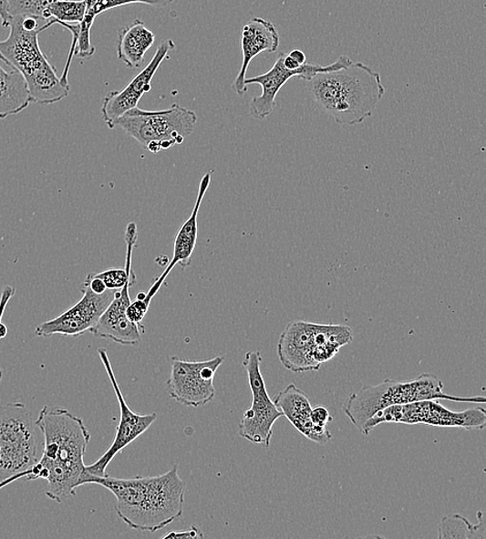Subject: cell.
<instances>
[{
	"label": "cell",
	"instance_id": "obj_1",
	"mask_svg": "<svg viewBox=\"0 0 486 539\" xmlns=\"http://www.w3.org/2000/svg\"><path fill=\"white\" fill-rule=\"evenodd\" d=\"M101 485L115 495L116 512L128 527L138 531H156L165 528L183 515L186 483L181 480L178 466L169 472L128 480L110 476L98 477L87 472L82 485Z\"/></svg>",
	"mask_w": 486,
	"mask_h": 539
},
{
	"label": "cell",
	"instance_id": "obj_2",
	"mask_svg": "<svg viewBox=\"0 0 486 539\" xmlns=\"http://www.w3.org/2000/svg\"><path fill=\"white\" fill-rule=\"evenodd\" d=\"M36 424L44 436L42 457L36 465L48 471L45 493L50 500L63 503L82 487L89 431L79 417L60 407L45 406Z\"/></svg>",
	"mask_w": 486,
	"mask_h": 539
},
{
	"label": "cell",
	"instance_id": "obj_3",
	"mask_svg": "<svg viewBox=\"0 0 486 539\" xmlns=\"http://www.w3.org/2000/svg\"><path fill=\"white\" fill-rule=\"evenodd\" d=\"M306 82L314 101L338 125L364 123L386 93L381 75L363 63L317 73Z\"/></svg>",
	"mask_w": 486,
	"mask_h": 539
},
{
	"label": "cell",
	"instance_id": "obj_4",
	"mask_svg": "<svg viewBox=\"0 0 486 539\" xmlns=\"http://www.w3.org/2000/svg\"><path fill=\"white\" fill-rule=\"evenodd\" d=\"M9 27V36L0 41V59L24 76L30 103L51 105L63 101L70 94V86L64 85L41 50L42 26L26 30L22 26V17L15 16Z\"/></svg>",
	"mask_w": 486,
	"mask_h": 539
},
{
	"label": "cell",
	"instance_id": "obj_5",
	"mask_svg": "<svg viewBox=\"0 0 486 539\" xmlns=\"http://www.w3.org/2000/svg\"><path fill=\"white\" fill-rule=\"evenodd\" d=\"M429 399H446L482 405L486 402L484 397H452L444 392V385L438 377L432 374H422L409 381L385 379L375 386H364L358 392L349 396L343 409L356 429L363 432L364 424L381 409Z\"/></svg>",
	"mask_w": 486,
	"mask_h": 539
},
{
	"label": "cell",
	"instance_id": "obj_6",
	"mask_svg": "<svg viewBox=\"0 0 486 539\" xmlns=\"http://www.w3.org/2000/svg\"><path fill=\"white\" fill-rule=\"evenodd\" d=\"M352 340L353 331L345 325L294 321L281 333L277 355L286 369L309 373L320 369Z\"/></svg>",
	"mask_w": 486,
	"mask_h": 539
},
{
	"label": "cell",
	"instance_id": "obj_7",
	"mask_svg": "<svg viewBox=\"0 0 486 539\" xmlns=\"http://www.w3.org/2000/svg\"><path fill=\"white\" fill-rule=\"evenodd\" d=\"M36 420L22 402L0 406V489L39 461Z\"/></svg>",
	"mask_w": 486,
	"mask_h": 539
},
{
	"label": "cell",
	"instance_id": "obj_8",
	"mask_svg": "<svg viewBox=\"0 0 486 539\" xmlns=\"http://www.w3.org/2000/svg\"><path fill=\"white\" fill-rule=\"evenodd\" d=\"M196 113L180 104L164 110L149 111L135 108L119 118L116 127L131 136L150 153L170 150L181 144L194 131Z\"/></svg>",
	"mask_w": 486,
	"mask_h": 539
},
{
	"label": "cell",
	"instance_id": "obj_9",
	"mask_svg": "<svg viewBox=\"0 0 486 539\" xmlns=\"http://www.w3.org/2000/svg\"><path fill=\"white\" fill-rule=\"evenodd\" d=\"M382 423L425 424L437 428H455L466 430H481L486 425V412L481 407L465 411H450L438 399L411 402L381 409L369 419L363 428V435Z\"/></svg>",
	"mask_w": 486,
	"mask_h": 539
},
{
	"label": "cell",
	"instance_id": "obj_10",
	"mask_svg": "<svg viewBox=\"0 0 486 539\" xmlns=\"http://www.w3.org/2000/svg\"><path fill=\"white\" fill-rule=\"evenodd\" d=\"M263 357L261 352H248L243 361L253 394L252 407L243 415L239 425V435L253 444L269 447L273 427L283 417L274 401L269 397L262 375Z\"/></svg>",
	"mask_w": 486,
	"mask_h": 539
},
{
	"label": "cell",
	"instance_id": "obj_11",
	"mask_svg": "<svg viewBox=\"0 0 486 539\" xmlns=\"http://www.w3.org/2000/svg\"><path fill=\"white\" fill-rule=\"evenodd\" d=\"M223 362V357L220 356L204 361H186L172 357L167 381L171 399L192 408L209 404L215 397L214 378Z\"/></svg>",
	"mask_w": 486,
	"mask_h": 539
},
{
	"label": "cell",
	"instance_id": "obj_12",
	"mask_svg": "<svg viewBox=\"0 0 486 539\" xmlns=\"http://www.w3.org/2000/svg\"><path fill=\"white\" fill-rule=\"evenodd\" d=\"M284 53H279L274 66L267 73L245 79L246 87L250 85L262 87V94L253 98L249 105L250 115L255 119L263 120L271 116L276 108V97L288 80L299 78L308 81L317 73L339 70L353 63L347 56H340L336 62L328 66L304 64L298 69L290 70L284 66Z\"/></svg>",
	"mask_w": 486,
	"mask_h": 539
},
{
	"label": "cell",
	"instance_id": "obj_13",
	"mask_svg": "<svg viewBox=\"0 0 486 539\" xmlns=\"http://www.w3.org/2000/svg\"><path fill=\"white\" fill-rule=\"evenodd\" d=\"M98 356L103 363V366L108 373L109 381L113 387V390L116 392V396L119 405V422L117 428V434L112 444L109 448L100 459H98L94 464L88 465L86 471L88 474L105 477L108 476L106 469L109 466L111 461L117 457V455L135 440H138L141 435L144 434L153 424L158 416L156 413L151 414H139L132 411L129 408L127 401L121 393L118 379L111 367L110 359L108 351L105 348H98Z\"/></svg>",
	"mask_w": 486,
	"mask_h": 539
},
{
	"label": "cell",
	"instance_id": "obj_14",
	"mask_svg": "<svg viewBox=\"0 0 486 539\" xmlns=\"http://www.w3.org/2000/svg\"><path fill=\"white\" fill-rule=\"evenodd\" d=\"M81 292L82 298L74 306L52 320L37 326L35 330L36 336L50 337L59 334V336L78 337L92 330L105 309L115 298L116 291L108 290L98 295L83 283Z\"/></svg>",
	"mask_w": 486,
	"mask_h": 539
},
{
	"label": "cell",
	"instance_id": "obj_15",
	"mask_svg": "<svg viewBox=\"0 0 486 539\" xmlns=\"http://www.w3.org/2000/svg\"><path fill=\"white\" fill-rule=\"evenodd\" d=\"M172 40H167L160 44L149 65L128 83L123 89L111 90L103 98L102 118L109 129H115L116 121L123 117L126 112L138 108L141 98L150 92L151 80L164 62L170 58V52L174 49Z\"/></svg>",
	"mask_w": 486,
	"mask_h": 539
},
{
	"label": "cell",
	"instance_id": "obj_16",
	"mask_svg": "<svg viewBox=\"0 0 486 539\" xmlns=\"http://www.w3.org/2000/svg\"><path fill=\"white\" fill-rule=\"evenodd\" d=\"M136 275L128 280L120 290L116 291L103 315L98 318L95 327L89 332L98 338L112 341L121 346L139 345L144 334L141 324L129 321L127 308L131 305L130 287L136 284Z\"/></svg>",
	"mask_w": 486,
	"mask_h": 539
},
{
	"label": "cell",
	"instance_id": "obj_17",
	"mask_svg": "<svg viewBox=\"0 0 486 539\" xmlns=\"http://www.w3.org/2000/svg\"><path fill=\"white\" fill-rule=\"evenodd\" d=\"M279 44L278 30L269 20L255 17L243 26L241 35L242 65L232 86L235 94L244 96L247 93L248 87L245 85V79L253 59L263 52H276Z\"/></svg>",
	"mask_w": 486,
	"mask_h": 539
},
{
	"label": "cell",
	"instance_id": "obj_18",
	"mask_svg": "<svg viewBox=\"0 0 486 539\" xmlns=\"http://www.w3.org/2000/svg\"><path fill=\"white\" fill-rule=\"evenodd\" d=\"M211 173L204 174L201 180L199 193H197L196 202L194 204L191 215L186 220L177 234L173 244V254L171 261L167 264L165 271L159 276L153 285L150 287L144 302L150 306L151 299L155 297L160 288L165 283L167 276L177 264L185 269L189 267L192 261V254L196 246L197 233H199V225H197V216L202 207L204 195H206L211 185Z\"/></svg>",
	"mask_w": 486,
	"mask_h": 539
},
{
	"label": "cell",
	"instance_id": "obj_19",
	"mask_svg": "<svg viewBox=\"0 0 486 539\" xmlns=\"http://www.w3.org/2000/svg\"><path fill=\"white\" fill-rule=\"evenodd\" d=\"M281 413L290 421L304 437L318 445H325L332 439L331 432L326 428L316 427L310 420L311 409L307 394L295 384L277 394L273 399Z\"/></svg>",
	"mask_w": 486,
	"mask_h": 539
},
{
	"label": "cell",
	"instance_id": "obj_20",
	"mask_svg": "<svg viewBox=\"0 0 486 539\" xmlns=\"http://www.w3.org/2000/svg\"><path fill=\"white\" fill-rule=\"evenodd\" d=\"M156 36L140 19L121 28L118 36V58L130 69L140 67L146 53L153 47Z\"/></svg>",
	"mask_w": 486,
	"mask_h": 539
},
{
	"label": "cell",
	"instance_id": "obj_21",
	"mask_svg": "<svg viewBox=\"0 0 486 539\" xmlns=\"http://www.w3.org/2000/svg\"><path fill=\"white\" fill-rule=\"evenodd\" d=\"M30 104L26 82L18 71L0 67V119L16 116Z\"/></svg>",
	"mask_w": 486,
	"mask_h": 539
},
{
	"label": "cell",
	"instance_id": "obj_22",
	"mask_svg": "<svg viewBox=\"0 0 486 539\" xmlns=\"http://www.w3.org/2000/svg\"><path fill=\"white\" fill-rule=\"evenodd\" d=\"M477 523L469 522L465 516L455 513L443 516L438 527V538L485 539L486 529L482 512H477Z\"/></svg>",
	"mask_w": 486,
	"mask_h": 539
},
{
	"label": "cell",
	"instance_id": "obj_23",
	"mask_svg": "<svg viewBox=\"0 0 486 539\" xmlns=\"http://www.w3.org/2000/svg\"><path fill=\"white\" fill-rule=\"evenodd\" d=\"M88 5L85 0H57L44 12L42 19L48 20V28L58 24H80L85 18Z\"/></svg>",
	"mask_w": 486,
	"mask_h": 539
},
{
	"label": "cell",
	"instance_id": "obj_24",
	"mask_svg": "<svg viewBox=\"0 0 486 539\" xmlns=\"http://www.w3.org/2000/svg\"><path fill=\"white\" fill-rule=\"evenodd\" d=\"M55 2L57 0H6V5L11 17L42 19L44 12Z\"/></svg>",
	"mask_w": 486,
	"mask_h": 539
},
{
	"label": "cell",
	"instance_id": "obj_25",
	"mask_svg": "<svg viewBox=\"0 0 486 539\" xmlns=\"http://www.w3.org/2000/svg\"><path fill=\"white\" fill-rule=\"evenodd\" d=\"M96 16L92 12L87 11L85 18L79 24V33L78 39V47H76L75 56L83 59L92 58L95 55L96 48L90 41V30L94 26Z\"/></svg>",
	"mask_w": 486,
	"mask_h": 539
},
{
	"label": "cell",
	"instance_id": "obj_26",
	"mask_svg": "<svg viewBox=\"0 0 486 539\" xmlns=\"http://www.w3.org/2000/svg\"><path fill=\"white\" fill-rule=\"evenodd\" d=\"M174 2H176V0H96L93 9L87 10L92 12L97 17L98 15H100L106 11L115 10L118 9V7L128 5L140 4L160 9V7L170 5Z\"/></svg>",
	"mask_w": 486,
	"mask_h": 539
},
{
	"label": "cell",
	"instance_id": "obj_27",
	"mask_svg": "<svg viewBox=\"0 0 486 539\" xmlns=\"http://www.w3.org/2000/svg\"><path fill=\"white\" fill-rule=\"evenodd\" d=\"M150 306L143 299H136L127 308V316L129 321L134 324H141L146 317Z\"/></svg>",
	"mask_w": 486,
	"mask_h": 539
},
{
	"label": "cell",
	"instance_id": "obj_28",
	"mask_svg": "<svg viewBox=\"0 0 486 539\" xmlns=\"http://www.w3.org/2000/svg\"><path fill=\"white\" fill-rule=\"evenodd\" d=\"M310 420L316 427L326 428V424L333 420V417L329 413V409L325 406H315L311 409Z\"/></svg>",
	"mask_w": 486,
	"mask_h": 539
},
{
	"label": "cell",
	"instance_id": "obj_29",
	"mask_svg": "<svg viewBox=\"0 0 486 539\" xmlns=\"http://www.w3.org/2000/svg\"><path fill=\"white\" fill-rule=\"evenodd\" d=\"M202 531L197 526H191L188 530L171 531L162 536L163 539H180V538H202Z\"/></svg>",
	"mask_w": 486,
	"mask_h": 539
},
{
	"label": "cell",
	"instance_id": "obj_30",
	"mask_svg": "<svg viewBox=\"0 0 486 539\" xmlns=\"http://www.w3.org/2000/svg\"><path fill=\"white\" fill-rule=\"evenodd\" d=\"M0 18H2L3 26L9 27L12 17L7 12L6 0H0Z\"/></svg>",
	"mask_w": 486,
	"mask_h": 539
},
{
	"label": "cell",
	"instance_id": "obj_31",
	"mask_svg": "<svg viewBox=\"0 0 486 539\" xmlns=\"http://www.w3.org/2000/svg\"><path fill=\"white\" fill-rule=\"evenodd\" d=\"M288 56L294 58L300 66L306 64L305 53H304L301 49H293Z\"/></svg>",
	"mask_w": 486,
	"mask_h": 539
},
{
	"label": "cell",
	"instance_id": "obj_32",
	"mask_svg": "<svg viewBox=\"0 0 486 539\" xmlns=\"http://www.w3.org/2000/svg\"><path fill=\"white\" fill-rule=\"evenodd\" d=\"M284 64L287 67V69L290 70L298 69V67H300V65L297 62H295L294 58H292L290 56L285 55L284 57Z\"/></svg>",
	"mask_w": 486,
	"mask_h": 539
},
{
	"label": "cell",
	"instance_id": "obj_33",
	"mask_svg": "<svg viewBox=\"0 0 486 539\" xmlns=\"http://www.w3.org/2000/svg\"><path fill=\"white\" fill-rule=\"evenodd\" d=\"M4 378V370L2 366H0V383H2Z\"/></svg>",
	"mask_w": 486,
	"mask_h": 539
}]
</instances>
